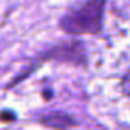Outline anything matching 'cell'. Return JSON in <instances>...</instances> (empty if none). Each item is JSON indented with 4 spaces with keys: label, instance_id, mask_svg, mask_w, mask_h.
<instances>
[{
    "label": "cell",
    "instance_id": "6da1fadb",
    "mask_svg": "<svg viewBox=\"0 0 130 130\" xmlns=\"http://www.w3.org/2000/svg\"><path fill=\"white\" fill-rule=\"evenodd\" d=\"M107 0H80L59 18V29L67 35H98L103 30V18Z\"/></svg>",
    "mask_w": 130,
    "mask_h": 130
},
{
    "label": "cell",
    "instance_id": "7a4b0ae2",
    "mask_svg": "<svg viewBox=\"0 0 130 130\" xmlns=\"http://www.w3.org/2000/svg\"><path fill=\"white\" fill-rule=\"evenodd\" d=\"M47 61H56V62H64V64H71V65H85L88 64V56H86V50L85 45L80 41H68V42H62L58 44L55 47H50L45 52H41L39 56L36 59H33L32 64L29 65L23 73H20L18 76H15V79L8 85V88H12L14 85L20 83L21 80H24L26 77H29V74H32L33 71L41 67Z\"/></svg>",
    "mask_w": 130,
    "mask_h": 130
},
{
    "label": "cell",
    "instance_id": "3957f363",
    "mask_svg": "<svg viewBox=\"0 0 130 130\" xmlns=\"http://www.w3.org/2000/svg\"><path fill=\"white\" fill-rule=\"evenodd\" d=\"M39 123L44 124L45 127H50V129L55 130H67L74 127L77 123L76 120L62 110H52V112H42L39 115Z\"/></svg>",
    "mask_w": 130,
    "mask_h": 130
},
{
    "label": "cell",
    "instance_id": "277c9868",
    "mask_svg": "<svg viewBox=\"0 0 130 130\" xmlns=\"http://www.w3.org/2000/svg\"><path fill=\"white\" fill-rule=\"evenodd\" d=\"M121 91L124 95H130V68L124 73L121 79Z\"/></svg>",
    "mask_w": 130,
    "mask_h": 130
},
{
    "label": "cell",
    "instance_id": "5b68a950",
    "mask_svg": "<svg viewBox=\"0 0 130 130\" xmlns=\"http://www.w3.org/2000/svg\"><path fill=\"white\" fill-rule=\"evenodd\" d=\"M15 120V113L14 112H11V110H3V112H0V121H8V123H11V121H14Z\"/></svg>",
    "mask_w": 130,
    "mask_h": 130
}]
</instances>
